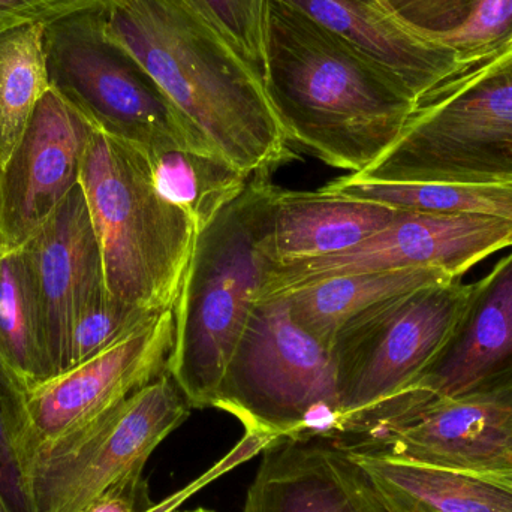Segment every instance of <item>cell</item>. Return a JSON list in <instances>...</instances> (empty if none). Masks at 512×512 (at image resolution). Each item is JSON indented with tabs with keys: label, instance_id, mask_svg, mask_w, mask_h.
<instances>
[{
	"label": "cell",
	"instance_id": "obj_1",
	"mask_svg": "<svg viewBox=\"0 0 512 512\" xmlns=\"http://www.w3.org/2000/svg\"><path fill=\"white\" fill-rule=\"evenodd\" d=\"M105 12L209 152L251 177L291 161L261 72L186 0H113Z\"/></svg>",
	"mask_w": 512,
	"mask_h": 512
},
{
	"label": "cell",
	"instance_id": "obj_2",
	"mask_svg": "<svg viewBox=\"0 0 512 512\" xmlns=\"http://www.w3.org/2000/svg\"><path fill=\"white\" fill-rule=\"evenodd\" d=\"M262 80L288 140L351 174L397 140L417 105L387 72L280 0L268 2Z\"/></svg>",
	"mask_w": 512,
	"mask_h": 512
},
{
	"label": "cell",
	"instance_id": "obj_3",
	"mask_svg": "<svg viewBox=\"0 0 512 512\" xmlns=\"http://www.w3.org/2000/svg\"><path fill=\"white\" fill-rule=\"evenodd\" d=\"M274 186L252 176L245 191L198 233L174 304L167 372L192 408H213L225 367L254 310L267 259L259 242Z\"/></svg>",
	"mask_w": 512,
	"mask_h": 512
},
{
	"label": "cell",
	"instance_id": "obj_4",
	"mask_svg": "<svg viewBox=\"0 0 512 512\" xmlns=\"http://www.w3.org/2000/svg\"><path fill=\"white\" fill-rule=\"evenodd\" d=\"M80 185L117 300L150 312L174 309L197 242V227L153 183L140 147L96 128Z\"/></svg>",
	"mask_w": 512,
	"mask_h": 512
},
{
	"label": "cell",
	"instance_id": "obj_5",
	"mask_svg": "<svg viewBox=\"0 0 512 512\" xmlns=\"http://www.w3.org/2000/svg\"><path fill=\"white\" fill-rule=\"evenodd\" d=\"M354 179L512 183V48L420 99L397 140Z\"/></svg>",
	"mask_w": 512,
	"mask_h": 512
},
{
	"label": "cell",
	"instance_id": "obj_6",
	"mask_svg": "<svg viewBox=\"0 0 512 512\" xmlns=\"http://www.w3.org/2000/svg\"><path fill=\"white\" fill-rule=\"evenodd\" d=\"M213 408L234 415L261 450L340 432L330 352L301 330L285 298L258 301L225 367Z\"/></svg>",
	"mask_w": 512,
	"mask_h": 512
},
{
	"label": "cell",
	"instance_id": "obj_7",
	"mask_svg": "<svg viewBox=\"0 0 512 512\" xmlns=\"http://www.w3.org/2000/svg\"><path fill=\"white\" fill-rule=\"evenodd\" d=\"M105 9L77 12L45 27L51 87L96 128L146 155L174 149L212 153L143 63L111 33Z\"/></svg>",
	"mask_w": 512,
	"mask_h": 512
},
{
	"label": "cell",
	"instance_id": "obj_8",
	"mask_svg": "<svg viewBox=\"0 0 512 512\" xmlns=\"http://www.w3.org/2000/svg\"><path fill=\"white\" fill-rule=\"evenodd\" d=\"M471 288L460 279L424 286L381 301L343 325L330 348L342 415L339 435L429 367L459 321Z\"/></svg>",
	"mask_w": 512,
	"mask_h": 512
},
{
	"label": "cell",
	"instance_id": "obj_9",
	"mask_svg": "<svg viewBox=\"0 0 512 512\" xmlns=\"http://www.w3.org/2000/svg\"><path fill=\"white\" fill-rule=\"evenodd\" d=\"M192 406L170 373L86 429L39 454L27 469L33 512H81L137 469L188 420Z\"/></svg>",
	"mask_w": 512,
	"mask_h": 512
},
{
	"label": "cell",
	"instance_id": "obj_10",
	"mask_svg": "<svg viewBox=\"0 0 512 512\" xmlns=\"http://www.w3.org/2000/svg\"><path fill=\"white\" fill-rule=\"evenodd\" d=\"M174 333V310H165L95 357L23 387L12 436L24 477L39 454L164 375Z\"/></svg>",
	"mask_w": 512,
	"mask_h": 512
},
{
	"label": "cell",
	"instance_id": "obj_11",
	"mask_svg": "<svg viewBox=\"0 0 512 512\" xmlns=\"http://www.w3.org/2000/svg\"><path fill=\"white\" fill-rule=\"evenodd\" d=\"M508 248H512V221L508 219L400 210L387 228L348 251L267 265L256 301L348 274L435 268L460 279L478 262Z\"/></svg>",
	"mask_w": 512,
	"mask_h": 512
},
{
	"label": "cell",
	"instance_id": "obj_12",
	"mask_svg": "<svg viewBox=\"0 0 512 512\" xmlns=\"http://www.w3.org/2000/svg\"><path fill=\"white\" fill-rule=\"evenodd\" d=\"M512 384V252L472 283L459 321L435 360L402 393L346 424L343 435L366 439L430 403Z\"/></svg>",
	"mask_w": 512,
	"mask_h": 512
},
{
	"label": "cell",
	"instance_id": "obj_13",
	"mask_svg": "<svg viewBox=\"0 0 512 512\" xmlns=\"http://www.w3.org/2000/svg\"><path fill=\"white\" fill-rule=\"evenodd\" d=\"M96 126L54 87L0 176V254L23 248L80 183Z\"/></svg>",
	"mask_w": 512,
	"mask_h": 512
},
{
	"label": "cell",
	"instance_id": "obj_14",
	"mask_svg": "<svg viewBox=\"0 0 512 512\" xmlns=\"http://www.w3.org/2000/svg\"><path fill=\"white\" fill-rule=\"evenodd\" d=\"M339 445L454 471L512 472V384L436 400L391 429Z\"/></svg>",
	"mask_w": 512,
	"mask_h": 512
},
{
	"label": "cell",
	"instance_id": "obj_15",
	"mask_svg": "<svg viewBox=\"0 0 512 512\" xmlns=\"http://www.w3.org/2000/svg\"><path fill=\"white\" fill-rule=\"evenodd\" d=\"M21 249L38 289L54 376L68 369L75 319L108 294L101 248L80 183Z\"/></svg>",
	"mask_w": 512,
	"mask_h": 512
},
{
	"label": "cell",
	"instance_id": "obj_16",
	"mask_svg": "<svg viewBox=\"0 0 512 512\" xmlns=\"http://www.w3.org/2000/svg\"><path fill=\"white\" fill-rule=\"evenodd\" d=\"M243 512H388L366 472L331 439L265 448Z\"/></svg>",
	"mask_w": 512,
	"mask_h": 512
},
{
	"label": "cell",
	"instance_id": "obj_17",
	"mask_svg": "<svg viewBox=\"0 0 512 512\" xmlns=\"http://www.w3.org/2000/svg\"><path fill=\"white\" fill-rule=\"evenodd\" d=\"M387 72L415 102L457 72L456 51L424 35L384 0H280Z\"/></svg>",
	"mask_w": 512,
	"mask_h": 512
},
{
	"label": "cell",
	"instance_id": "obj_18",
	"mask_svg": "<svg viewBox=\"0 0 512 512\" xmlns=\"http://www.w3.org/2000/svg\"><path fill=\"white\" fill-rule=\"evenodd\" d=\"M400 210L327 192L274 186L259 249L268 265L294 264L355 248L387 228Z\"/></svg>",
	"mask_w": 512,
	"mask_h": 512
},
{
	"label": "cell",
	"instance_id": "obj_19",
	"mask_svg": "<svg viewBox=\"0 0 512 512\" xmlns=\"http://www.w3.org/2000/svg\"><path fill=\"white\" fill-rule=\"evenodd\" d=\"M348 453L388 512H512V472L454 471L384 454Z\"/></svg>",
	"mask_w": 512,
	"mask_h": 512
},
{
	"label": "cell",
	"instance_id": "obj_20",
	"mask_svg": "<svg viewBox=\"0 0 512 512\" xmlns=\"http://www.w3.org/2000/svg\"><path fill=\"white\" fill-rule=\"evenodd\" d=\"M451 280L453 277L435 268L348 274L312 283L282 297L295 324L330 352L343 325L364 310L388 298Z\"/></svg>",
	"mask_w": 512,
	"mask_h": 512
},
{
	"label": "cell",
	"instance_id": "obj_21",
	"mask_svg": "<svg viewBox=\"0 0 512 512\" xmlns=\"http://www.w3.org/2000/svg\"><path fill=\"white\" fill-rule=\"evenodd\" d=\"M0 364L23 387L53 376L44 313L23 249L0 254Z\"/></svg>",
	"mask_w": 512,
	"mask_h": 512
},
{
	"label": "cell",
	"instance_id": "obj_22",
	"mask_svg": "<svg viewBox=\"0 0 512 512\" xmlns=\"http://www.w3.org/2000/svg\"><path fill=\"white\" fill-rule=\"evenodd\" d=\"M146 156L155 188L192 219L197 233L236 200L251 180L225 159L200 150L174 149Z\"/></svg>",
	"mask_w": 512,
	"mask_h": 512
},
{
	"label": "cell",
	"instance_id": "obj_23",
	"mask_svg": "<svg viewBox=\"0 0 512 512\" xmlns=\"http://www.w3.org/2000/svg\"><path fill=\"white\" fill-rule=\"evenodd\" d=\"M327 194L439 215H481L512 221V183H387L351 174L322 186Z\"/></svg>",
	"mask_w": 512,
	"mask_h": 512
},
{
	"label": "cell",
	"instance_id": "obj_24",
	"mask_svg": "<svg viewBox=\"0 0 512 512\" xmlns=\"http://www.w3.org/2000/svg\"><path fill=\"white\" fill-rule=\"evenodd\" d=\"M45 27V24H30L0 33L2 168L23 138L39 102L51 89Z\"/></svg>",
	"mask_w": 512,
	"mask_h": 512
},
{
	"label": "cell",
	"instance_id": "obj_25",
	"mask_svg": "<svg viewBox=\"0 0 512 512\" xmlns=\"http://www.w3.org/2000/svg\"><path fill=\"white\" fill-rule=\"evenodd\" d=\"M161 313L117 300L108 292L78 315L69 336L68 369L113 346Z\"/></svg>",
	"mask_w": 512,
	"mask_h": 512
},
{
	"label": "cell",
	"instance_id": "obj_26",
	"mask_svg": "<svg viewBox=\"0 0 512 512\" xmlns=\"http://www.w3.org/2000/svg\"><path fill=\"white\" fill-rule=\"evenodd\" d=\"M457 56V72L512 48V0H475L466 23L442 36Z\"/></svg>",
	"mask_w": 512,
	"mask_h": 512
},
{
	"label": "cell",
	"instance_id": "obj_27",
	"mask_svg": "<svg viewBox=\"0 0 512 512\" xmlns=\"http://www.w3.org/2000/svg\"><path fill=\"white\" fill-rule=\"evenodd\" d=\"M255 69L264 71V32L270 0H186Z\"/></svg>",
	"mask_w": 512,
	"mask_h": 512
},
{
	"label": "cell",
	"instance_id": "obj_28",
	"mask_svg": "<svg viewBox=\"0 0 512 512\" xmlns=\"http://www.w3.org/2000/svg\"><path fill=\"white\" fill-rule=\"evenodd\" d=\"M21 396L23 385L0 364V496L9 512H33L23 466L12 436Z\"/></svg>",
	"mask_w": 512,
	"mask_h": 512
},
{
	"label": "cell",
	"instance_id": "obj_29",
	"mask_svg": "<svg viewBox=\"0 0 512 512\" xmlns=\"http://www.w3.org/2000/svg\"><path fill=\"white\" fill-rule=\"evenodd\" d=\"M384 3L418 32L442 38L466 23L475 0H384Z\"/></svg>",
	"mask_w": 512,
	"mask_h": 512
},
{
	"label": "cell",
	"instance_id": "obj_30",
	"mask_svg": "<svg viewBox=\"0 0 512 512\" xmlns=\"http://www.w3.org/2000/svg\"><path fill=\"white\" fill-rule=\"evenodd\" d=\"M113 0H0V33L30 24H48Z\"/></svg>",
	"mask_w": 512,
	"mask_h": 512
},
{
	"label": "cell",
	"instance_id": "obj_31",
	"mask_svg": "<svg viewBox=\"0 0 512 512\" xmlns=\"http://www.w3.org/2000/svg\"><path fill=\"white\" fill-rule=\"evenodd\" d=\"M143 471L137 469L126 475L81 512H161L150 499Z\"/></svg>",
	"mask_w": 512,
	"mask_h": 512
},
{
	"label": "cell",
	"instance_id": "obj_32",
	"mask_svg": "<svg viewBox=\"0 0 512 512\" xmlns=\"http://www.w3.org/2000/svg\"><path fill=\"white\" fill-rule=\"evenodd\" d=\"M0 512H9L8 507H6L5 501H3L2 496H0Z\"/></svg>",
	"mask_w": 512,
	"mask_h": 512
},
{
	"label": "cell",
	"instance_id": "obj_33",
	"mask_svg": "<svg viewBox=\"0 0 512 512\" xmlns=\"http://www.w3.org/2000/svg\"><path fill=\"white\" fill-rule=\"evenodd\" d=\"M186 512H213V511L206 510V508H198V510L186 511Z\"/></svg>",
	"mask_w": 512,
	"mask_h": 512
},
{
	"label": "cell",
	"instance_id": "obj_34",
	"mask_svg": "<svg viewBox=\"0 0 512 512\" xmlns=\"http://www.w3.org/2000/svg\"><path fill=\"white\" fill-rule=\"evenodd\" d=\"M2 170H3V168H2V161H0V176H2Z\"/></svg>",
	"mask_w": 512,
	"mask_h": 512
}]
</instances>
